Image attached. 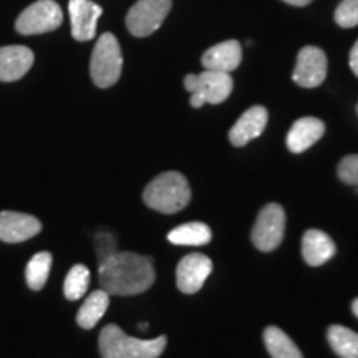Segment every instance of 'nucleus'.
I'll return each mask as SVG.
<instances>
[{
  "label": "nucleus",
  "instance_id": "19",
  "mask_svg": "<svg viewBox=\"0 0 358 358\" xmlns=\"http://www.w3.org/2000/svg\"><path fill=\"white\" fill-rule=\"evenodd\" d=\"M211 229L204 222H187L174 227L168 234V241L176 245H206L211 243Z\"/></svg>",
  "mask_w": 358,
  "mask_h": 358
},
{
  "label": "nucleus",
  "instance_id": "5",
  "mask_svg": "<svg viewBox=\"0 0 358 358\" xmlns=\"http://www.w3.org/2000/svg\"><path fill=\"white\" fill-rule=\"evenodd\" d=\"M232 82L231 73L216 70H204L199 75H186L185 88L191 93L192 108H201L204 103L217 105L227 100L231 95Z\"/></svg>",
  "mask_w": 358,
  "mask_h": 358
},
{
  "label": "nucleus",
  "instance_id": "25",
  "mask_svg": "<svg viewBox=\"0 0 358 358\" xmlns=\"http://www.w3.org/2000/svg\"><path fill=\"white\" fill-rule=\"evenodd\" d=\"M338 178L345 185L358 186V155L345 156L338 164Z\"/></svg>",
  "mask_w": 358,
  "mask_h": 358
},
{
  "label": "nucleus",
  "instance_id": "22",
  "mask_svg": "<svg viewBox=\"0 0 358 358\" xmlns=\"http://www.w3.org/2000/svg\"><path fill=\"white\" fill-rule=\"evenodd\" d=\"M53 257L50 252H37L30 259V262L25 267V279L29 287L32 290L43 289L45 282L50 274Z\"/></svg>",
  "mask_w": 358,
  "mask_h": 358
},
{
  "label": "nucleus",
  "instance_id": "2",
  "mask_svg": "<svg viewBox=\"0 0 358 358\" xmlns=\"http://www.w3.org/2000/svg\"><path fill=\"white\" fill-rule=\"evenodd\" d=\"M143 199L148 208L163 214H174L185 209L191 201L189 182L181 173L168 171L156 176L145 187Z\"/></svg>",
  "mask_w": 358,
  "mask_h": 358
},
{
  "label": "nucleus",
  "instance_id": "1",
  "mask_svg": "<svg viewBox=\"0 0 358 358\" xmlns=\"http://www.w3.org/2000/svg\"><path fill=\"white\" fill-rule=\"evenodd\" d=\"M100 285L110 295H136L155 282V267L150 257L134 252H115L100 262Z\"/></svg>",
  "mask_w": 358,
  "mask_h": 358
},
{
  "label": "nucleus",
  "instance_id": "24",
  "mask_svg": "<svg viewBox=\"0 0 358 358\" xmlns=\"http://www.w3.org/2000/svg\"><path fill=\"white\" fill-rule=\"evenodd\" d=\"M335 22L342 29H352L358 25V0H342L335 10Z\"/></svg>",
  "mask_w": 358,
  "mask_h": 358
},
{
  "label": "nucleus",
  "instance_id": "26",
  "mask_svg": "<svg viewBox=\"0 0 358 358\" xmlns=\"http://www.w3.org/2000/svg\"><path fill=\"white\" fill-rule=\"evenodd\" d=\"M96 252L98 257H100V262L116 252L115 239L110 232H101V234L96 236Z\"/></svg>",
  "mask_w": 358,
  "mask_h": 358
},
{
  "label": "nucleus",
  "instance_id": "16",
  "mask_svg": "<svg viewBox=\"0 0 358 358\" xmlns=\"http://www.w3.org/2000/svg\"><path fill=\"white\" fill-rule=\"evenodd\" d=\"M325 124L322 120L306 116L297 120L287 134V148L292 153H303L324 136Z\"/></svg>",
  "mask_w": 358,
  "mask_h": 358
},
{
  "label": "nucleus",
  "instance_id": "10",
  "mask_svg": "<svg viewBox=\"0 0 358 358\" xmlns=\"http://www.w3.org/2000/svg\"><path fill=\"white\" fill-rule=\"evenodd\" d=\"M213 272L211 259L204 254H189L182 257L176 268L178 289L185 294H196Z\"/></svg>",
  "mask_w": 358,
  "mask_h": 358
},
{
  "label": "nucleus",
  "instance_id": "23",
  "mask_svg": "<svg viewBox=\"0 0 358 358\" xmlns=\"http://www.w3.org/2000/svg\"><path fill=\"white\" fill-rule=\"evenodd\" d=\"M88 284H90V271L87 266L83 264H77L70 268V272L65 277V284H64V292L65 297L69 301H78L82 299L88 290Z\"/></svg>",
  "mask_w": 358,
  "mask_h": 358
},
{
  "label": "nucleus",
  "instance_id": "21",
  "mask_svg": "<svg viewBox=\"0 0 358 358\" xmlns=\"http://www.w3.org/2000/svg\"><path fill=\"white\" fill-rule=\"evenodd\" d=\"M330 347L340 358H358V334L342 325H332L327 332Z\"/></svg>",
  "mask_w": 358,
  "mask_h": 358
},
{
  "label": "nucleus",
  "instance_id": "15",
  "mask_svg": "<svg viewBox=\"0 0 358 358\" xmlns=\"http://www.w3.org/2000/svg\"><path fill=\"white\" fill-rule=\"evenodd\" d=\"M268 113L264 106L257 105L249 108L237 120L229 131V141L234 146H245L250 140L261 136L267 127Z\"/></svg>",
  "mask_w": 358,
  "mask_h": 358
},
{
  "label": "nucleus",
  "instance_id": "27",
  "mask_svg": "<svg viewBox=\"0 0 358 358\" xmlns=\"http://www.w3.org/2000/svg\"><path fill=\"white\" fill-rule=\"evenodd\" d=\"M350 69L358 77V40L352 47V52H350Z\"/></svg>",
  "mask_w": 358,
  "mask_h": 358
},
{
  "label": "nucleus",
  "instance_id": "8",
  "mask_svg": "<svg viewBox=\"0 0 358 358\" xmlns=\"http://www.w3.org/2000/svg\"><path fill=\"white\" fill-rule=\"evenodd\" d=\"M285 211L282 206L271 203L264 206L259 213L257 221L252 229V243L262 252H271L277 249L284 239Z\"/></svg>",
  "mask_w": 358,
  "mask_h": 358
},
{
  "label": "nucleus",
  "instance_id": "28",
  "mask_svg": "<svg viewBox=\"0 0 358 358\" xmlns=\"http://www.w3.org/2000/svg\"><path fill=\"white\" fill-rule=\"evenodd\" d=\"M285 3H289V6H295V7H306L308 3L312 2V0H284Z\"/></svg>",
  "mask_w": 358,
  "mask_h": 358
},
{
  "label": "nucleus",
  "instance_id": "13",
  "mask_svg": "<svg viewBox=\"0 0 358 358\" xmlns=\"http://www.w3.org/2000/svg\"><path fill=\"white\" fill-rule=\"evenodd\" d=\"M34 52L24 45L0 47V82L20 80L34 65Z\"/></svg>",
  "mask_w": 358,
  "mask_h": 358
},
{
  "label": "nucleus",
  "instance_id": "20",
  "mask_svg": "<svg viewBox=\"0 0 358 358\" xmlns=\"http://www.w3.org/2000/svg\"><path fill=\"white\" fill-rule=\"evenodd\" d=\"M264 342L272 358H303L289 335L277 327H267L264 332Z\"/></svg>",
  "mask_w": 358,
  "mask_h": 358
},
{
  "label": "nucleus",
  "instance_id": "18",
  "mask_svg": "<svg viewBox=\"0 0 358 358\" xmlns=\"http://www.w3.org/2000/svg\"><path fill=\"white\" fill-rule=\"evenodd\" d=\"M110 306V294L106 290H95L87 297L77 313V324L85 330L93 329Z\"/></svg>",
  "mask_w": 358,
  "mask_h": 358
},
{
  "label": "nucleus",
  "instance_id": "30",
  "mask_svg": "<svg viewBox=\"0 0 358 358\" xmlns=\"http://www.w3.org/2000/svg\"><path fill=\"white\" fill-rule=\"evenodd\" d=\"M140 329H141V330H146V329H148V324H141Z\"/></svg>",
  "mask_w": 358,
  "mask_h": 358
},
{
  "label": "nucleus",
  "instance_id": "12",
  "mask_svg": "<svg viewBox=\"0 0 358 358\" xmlns=\"http://www.w3.org/2000/svg\"><path fill=\"white\" fill-rule=\"evenodd\" d=\"M42 231V224L30 214L2 211L0 213V241L3 243H24Z\"/></svg>",
  "mask_w": 358,
  "mask_h": 358
},
{
  "label": "nucleus",
  "instance_id": "7",
  "mask_svg": "<svg viewBox=\"0 0 358 358\" xmlns=\"http://www.w3.org/2000/svg\"><path fill=\"white\" fill-rule=\"evenodd\" d=\"M171 6L173 0H138L128 10V32L138 38L155 34L163 25Z\"/></svg>",
  "mask_w": 358,
  "mask_h": 358
},
{
  "label": "nucleus",
  "instance_id": "11",
  "mask_svg": "<svg viewBox=\"0 0 358 358\" xmlns=\"http://www.w3.org/2000/svg\"><path fill=\"white\" fill-rule=\"evenodd\" d=\"M71 35L78 42H88L96 35L98 19L103 8L92 0H70L69 2Z\"/></svg>",
  "mask_w": 358,
  "mask_h": 358
},
{
  "label": "nucleus",
  "instance_id": "17",
  "mask_svg": "<svg viewBox=\"0 0 358 358\" xmlns=\"http://www.w3.org/2000/svg\"><path fill=\"white\" fill-rule=\"evenodd\" d=\"M332 237L319 229H308L302 239V256L312 267H319L335 256Z\"/></svg>",
  "mask_w": 358,
  "mask_h": 358
},
{
  "label": "nucleus",
  "instance_id": "31",
  "mask_svg": "<svg viewBox=\"0 0 358 358\" xmlns=\"http://www.w3.org/2000/svg\"><path fill=\"white\" fill-rule=\"evenodd\" d=\"M357 115H358V105H357Z\"/></svg>",
  "mask_w": 358,
  "mask_h": 358
},
{
  "label": "nucleus",
  "instance_id": "9",
  "mask_svg": "<svg viewBox=\"0 0 358 358\" xmlns=\"http://www.w3.org/2000/svg\"><path fill=\"white\" fill-rule=\"evenodd\" d=\"M327 78V57L319 47H303L299 52L292 80L299 87L315 88L320 87Z\"/></svg>",
  "mask_w": 358,
  "mask_h": 358
},
{
  "label": "nucleus",
  "instance_id": "14",
  "mask_svg": "<svg viewBox=\"0 0 358 358\" xmlns=\"http://www.w3.org/2000/svg\"><path fill=\"white\" fill-rule=\"evenodd\" d=\"M243 62V47L237 40H226L214 47L208 48L201 57V64L206 66V70L224 71L231 73Z\"/></svg>",
  "mask_w": 358,
  "mask_h": 358
},
{
  "label": "nucleus",
  "instance_id": "4",
  "mask_svg": "<svg viewBox=\"0 0 358 358\" xmlns=\"http://www.w3.org/2000/svg\"><path fill=\"white\" fill-rule=\"evenodd\" d=\"M123 70V55L120 42L113 34L106 32L96 40L90 60V75L100 88H110L118 82Z\"/></svg>",
  "mask_w": 358,
  "mask_h": 358
},
{
  "label": "nucleus",
  "instance_id": "6",
  "mask_svg": "<svg viewBox=\"0 0 358 358\" xmlns=\"http://www.w3.org/2000/svg\"><path fill=\"white\" fill-rule=\"evenodd\" d=\"M64 22V12L55 0H37L20 13L15 30L20 35H40L57 30Z\"/></svg>",
  "mask_w": 358,
  "mask_h": 358
},
{
  "label": "nucleus",
  "instance_id": "3",
  "mask_svg": "<svg viewBox=\"0 0 358 358\" xmlns=\"http://www.w3.org/2000/svg\"><path fill=\"white\" fill-rule=\"evenodd\" d=\"M103 358H158L166 348V337L140 340L129 337L118 325H106L100 334Z\"/></svg>",
  "mask_w": 358,
  "mask_h": 358
},
{
  "label": "nucleus",
  "instance_id": "29",
  "mask_svg": "<svg viewBox=\"0 0 358 358\" xmlns=\"http://www.w3.org/2000/svg\"><path fill=\"white\" fill-rule=\"evenodd\" d=\"M352 310H353V313H355V315L358 317V299H355V301H353V303H352Z\"/></svg>",
  "mask_w": 358,
  "mask_h": 358
}]
</instances>
